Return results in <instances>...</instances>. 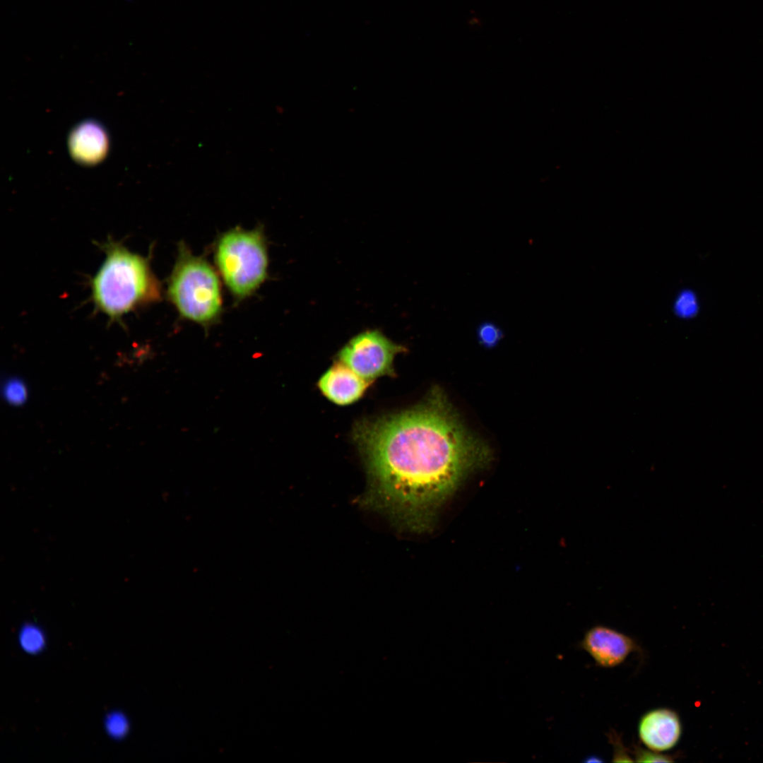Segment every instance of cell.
<instances>
[{"label": "cell", "instance_id": "obj_15", "mask_svg": "<svg viewBox=\"0 0 763 763\" xmlns=\"http://www.w3.org/2000/svg\"><path fill=\"white\" fill-rule=\"evenodd\" d=\"M634 761L637 762H671L673 761L671 756L663 755L657 751L644 750L637 747L634 751Z\"/></svg>", "mask_w": 763, "mask_h": 763}, {"label": "cell", "instance_id": "obj_9", "mask_svg": "<svg viewBox=\"0 0 763 763\" xmlns=\"http://www.w3.org/2000/svg\"><path fill=\"white\" fill-rule=\"evenodd\" d=\"M69 146L73 158L82 163L93 164L102 160L107 152V135L100 124L86 121L71 131Z\"/></svg>", "mask_w": 763, "mask_h": 763}, {"label": "cell", "instance_id": "obj_5", "mask_svg": "<svg viewBox=\"0 0 763 763\" xmlns=\"http://www.w3.org/2000/svg\"><path fill=\"white\" fill-rule=\"evenodd\" d=\"M405 348L386 337L378 330L362 332L346 343L337 359L359 377L372 384L384 375L394 374L395 356Z\"/></svg>", "mask_w": 763, "mask_h": 763}, {"label": "cell", "instance_id": "obj_1", "mask_svg": "<svg viewBox=\"0 0 763 763\" xmlns=\"http://www.w3.org/2000/svg\"><path fill=\"white\" fill-rule=\"evenodd\" d=\"M353 435L369 479L360 503L416 533L429 531L465 477L491 458L437 388L413 408L361 422Z\"/></svg>", "mask_w": 763, "mask_h": 763}, {"label": "cell", "instance_id": "obj_11", "mask_svg": "<svg viewBox=\"0 0 763 763\" xmlns=\"http://www.w3.org/2000/svg\"><path fill=\"white\" fill-rule=\"evenodd\" d=\"M107 734L114 740H122L129 733L130 722L122 711H112L107 714L104 720Z\"/></svg>", "mask_w": 763, "mask_h": 763}, {"label": "cell", "instance_id": "obj_2", "mask_svg": "<svg viewBox=\"0 0 763 763\" xmlns=\"http://www.w3.org/2000/svg\"><path fill=\"white\" fill-rule=\"evenodd\" d=\"M106 258L91 283L97 307L112 319L159 298V284L145 258L117 243L106 246Z\"/></svg>", "mask_w": 763, "mask_h": 763}, {"label": "cell", "instance_id": "obj_4", "mask_svg": "<svg viewBox=\"0 0 763 763\" xmlns=\"http://www.w3.org/2000/svg\"><path fill=\"white\" fill-rule=\"evenodd\" d=\"M214 256L223 280L238 300L252 295L267 276V248L260 228L225 232L216 243Z\"/></svg>", "mask_w": 763, "mask_h": 763}, {"label": "cell", "instance_id": "obj_3", "mask_svg": "<svg viewBox=\"0 0 763 763\" xmlns=\"http://www.w3.org/2000/svg\"><path fill=\"white\" fill-rule=\"evenodd\" d=\"M167 295L182 317L207 329L220 318L222 293L214 268L181 243Z\"/></svg>", "mask_w": 763, "mask_h": 763}, {"label": "cell", "instance_id": "obj_13", "mask_svg": "<svg viewBox=\"0 0 763 763\" xmlns=\"http://www.w3.org/2000/svg\"><path fill=\"white\" fill-rule=\"evenodd\" d=\"M479 343L485 348L495 347L503 338V331L495 323L485 321L479 324L476 330Z\"/></svg>", "mask_w": 763, "mask_h": 763}, {"label": "cell", "instance_id": "obj_6", "mask_svg": "<svg viewBox=\"0 0 763 763\" xmlns=\"http://www.w3.org/2000/svg\"><path fill=\"white\" fill-rule=\"evenodd\" d=\"M581 646L598 665L608 668L620 664L638 648L629 637L601 625L586 632Z\"/></svg>", "mask_w": 763, "mask_h": 763}, {"label": "cell", "instance_id": "obj_10", "mask_svg": "<svg viewBox=\"0 0 763 763\" xmlns=\"http://www.w3.org/2000/svg\"><path fill=\"white\" fill-rule=\"evenodd\" d=\"M18 641L21 649L30 655L40 653L47 644L44 630L32 622L22 625L18 631Z\"/></svg>", "mask_w": 763, "mask_h": 763}, {"label": "cell", "instance_id": "obj_16", "mask_svg": "<svg viewBox=\"0 0 763 763\" xmlns=\"http://www.w3.org/2000/svg\"><path fill=\"white\" fill-rule=\"evenodd\" d=\"M615 753L613 757V762H633L634 760L625 752L623 747H620V743H618L617 740H614Z\"/></svg>", "mask_w": 763, "mask_h": 763}, {"label": "cell", "instance_id": "obj_12", "mask_svg": "<svg viewBox=\"0 0 763 763\" xmlns=\"http://www.w3.org/2000/svg\"><path fill=\"white\" fill-rule=\"evenodd\" d=\"M673 310L680 318L689 319L694 317L699 310L696 294L690 290L680 292L674 302Z\"/></svg>", "mask_w": 763, "mask_h": 763}, {"label": "cell", "instance_id": "obj_17", "mask_svg": "<svg viewBox=\"0 0 763 763\" xmlns=\"http://www.w3.org/2000/svg\"><path fill=\"white\" fill-rule=\"evenodd\" d=\"M586 762H603V760H601V759L600 758H598V757H596V756H592V757H589L588 758H587V759H586Z\"/></svg>", "mask_w": 763, "mask_h": 763}, {"label": "cell", "instance_id": "obj_8", "mask_svg": "<svg viewBox=\"0 0 763 763\" xmlns=\"http://www.w3.org/2000/svg\"><path fill=\"white\" fill-rule=\"evenodd\" d=\"M370 384L337 360L321 377L318 385L331 401L341 406L357 401Z\"/></svg>", "mask_w": 763, "mask_h": 763}, {"label": "cell", "instance_id": "obj_7", "mask_svg": "<svg viewBox=\"0 0 763 763\" xmlns=\"http://www.w3.org/2000/svg\"><path fill=\"white\" fill-rule=\"evenodd\" d=\"M638 733L639 739L649 749L663 752L673 748L678 743L682 725L675 711L667 708H658L641 716Z\"/></svg>", "mask_w": 763, "mask_h": 763}, {"label": "cell", "instance_id": "obj_14", "mask_svg": "<svg viewBox=\"0 0 763 763\" xmlns=\"http://www.w3.org/2000/svg\"><path fill=\"white\" fill-rule=\"evenodd\" d=\"M3 391L6 400L12 405L20 406L27 400V387L19 379H8L4 384Z\"/></svg>", "mask_w": 763, "mask_h": 763}]
</instances>
